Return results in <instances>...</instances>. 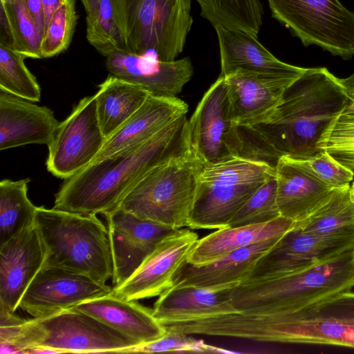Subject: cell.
Listing matches in <instances>:
<instances>
[{"mask_svg": "<svg viewBox=\"0 0 354 354\" xmlns=\"http://www.w3.org/2000/svg\"><path fill=\"white\" fill-rule=\"evenodd\" d=\"M191 149L189 120L184 114L147 142L91 163L66 179L53 207L104 214L152 169Z\"/></svg>", "mask_w": 354, "mask_h": 354, "instance_id": "cell-1", "label": "cell"}, {"mask_svg": "<svg viewBox=\"0 0 354 354\" xmlns=\"http://www.w3.org/2000/svg\"><path fill=\"white\" fill-rule=\"evenodd\" d=\"M350 100L346 86L326 67L307 68L284 91L271 115L250 126L279 156L307 159Z\"/></svg>", "mask_w": 354, "mask_h": 354, "instance_id": "cell-2", "label": "cell"}, {"mask_svg": "<svg viewBox=\"0 0 354 354\" xmlns=\"http://www.w3.org/2000/svg\"><path fill=\"white\" fill-rule=\"evenodd\" d=\"M354 288V247L304 269L229 290L234 309L298 315Z\"/></svg>", "mask_w": 354, "mask_h": 354, "instance_id": "cell-3", "label": "cell"}, {"mask_svg": "<svg viewBox=\"0 0 354 354\" xmlns=\"http://www.w3.org/2000/svg\"><path fill=\"white\" fill-rule=\"evenodd\" d=\"M35 225L46 250L45 263L106 283L113 277L108 229L96 214L37 207Z\"/></svg>", "mask_w": 354, "mask_h": 354, "instance_id": "cell-4", "label": "cell"}, {"mask_svg": "<svg viewBox=\"0 0 354 354\" xmlns=\"http://www.w3.org/2000/svg\"><path fill=\"white\" fill-rule=\"evenodd\" d=\"M123 50L164 62L183 52L193 18L192 0H112Z\"/></svg>", "mask_w": 354, "mask_h": 354, "instance_id": "cell-5", "label": "cell"}, {"mask_svg": "<svg viewBox=\"0 0 354 354\" xmlns=\"http://www.w3.org/2000/svg\"><path fill=\"white\" fill-rule=\"evenodd\" d=\"M203 166L192 149L172 157L149 171L115 208L174 230L188 227Z\"/></svg>", "mask_w": 354, "mask_h": 354, "instance_id": "cell-6", "label": "cell"}, {"mask_svg": "<svg viewBox=\"0 0 354 354\" xmlns=\"http://www.w3.org/2000/svg\"><path fill=\"white\" fill-rule=\"evenodd\" d=\"M140 345L134 339L74 307L25 319L2 353L47 348L57 353H120Z\"/></svg>", "mask_w": 354, "mask_h": 354, "instance_id": "cell-7", "label": "cell"}, {"mask_svg": "<svg viewBox=\"0 0 354 354\" xmlns=\"http://www.w3.org/2000/svg\"><path fill=\"white\" fill-rule=\"evenodd\" d=\"M275 176L267 162L235 156L204 165L189 218L191 229H221L252 194Z\"/></svg>", "mask_w": 354, "mask_h": 354, "instance_id": "cell-8", "label": "cell"}, {"mask_svg": "<svg viewBox=\"0 0 354 354\" xmlns=\"http://www.w3.org/2000/svg\"><path fill=\"white\" fill-rule=\"evenodd\" d=\"M272 17L300 39L333 56H354V12L339 0H267Z\"/></svg>", "mask_w": 354, "mask_h": 354, "instance_id": "cell-9", "label": "cell"}, {"mask_svg": "<svg viewBox=\"0 0 354 354\" xmlns=\"http://www.w3.org/2000/svg\"><path fill=\"white\" fill-rule=\"evenodd\" d=\"M192 150L204 165L240 156L242 140L233 121L227 89L220 75L189 120Z\"/></svg>", "mask_w": 354, "mask_h": 354, "instance_id": "cell-10", "label": "cell"}, {"mask_svg": "<svg viewBox=\"0 0 354 354\" xmlns=\"http://www.w3.org/2000/svg\"><path fill=\"white\" fill-rule=\"evenodd\" d=\"M106 140L97 118L95 95L82 98L59 123L48 145V171L57 178H71L94 161Z\"/></svg>", "mask_w": 354, "mask_h": 354, "instance_id": "cell-11", "label": "cell"}, {"mask_svg": "<svg viewBox=\"0 0 354 354\" xmlns=\"http://www.w3.org/2000/svg\"><path fill=\"white\" fill-rule=\"evenodd\" d=\"M354 247V230L330 234H307L295 226L257 262L243 282H258L291 273Z\"/></svg>", "mask_w": 354, "mask_h": 354, "instance_id": "cell-12", "label": "cell"}, {"mask_svg": "<svg viewBox=\"0 0 354 354\" xmlns=\"http://www.w3.org/2000/svg\"><path fill=\"white\" fill-rule=\"evenodd\" d=\"M198 236L185 228L173 230L165 236L138 269L112 292L127 301L159 297L171 288L176 274L187 262Z\"/></svg>", "mask_w": 354, "mask_h": 354, "instance_id": "cell-13", "label": "cell"}, {"mask_svg": "<svg viewBox=\"0 0 354 354\" xmlns=\"http://www.w3.org/2000/svg\"><path fill=\"white\" fill-rule=\"evenodd\" d=\"M112 290L85 274L44 264L24 293L19 307L33 317H46Z\"/></svg>", "mask_w": 354, "mask_h": 354, "instance_id": "cell-14", "label": "cell"}, {"mask_svg": "<svg viewBox=\"0 0 354 354\" xmlns=\"http://www.w3.org/2000/svg\"><path fill=\"white\" fill-rule=\"evenodd\" d=\"M111 252L113 287L124 283L174 229L120 208L104 214Z\"/></svg>", "mask_w": 354, "mask_h": 354, "instance_id": "cell-15", "label": "cell"}, {"mask_svg": "<svg viewBox=\"0 0 354 354\" xmlns=\"http://www.w3.org/2000/svg\"><path fill=\"white\" fill-rule=\"evenodd\" d=\"M105 64L111 75L133 83L156 97H176L193 75L189 57L164 62L151 55L120 50L106 57Z\"/></svg>", "mask_w": 354, "mask_h": 354, "instance_id": "cell-16", "label": "cell"}, {"mask_svg": "<svg viewBox=\"0 0 354 354\" xmlns=\"http://www.w3.org/2000/svg\"><path fill=\"white\" fill-rule=\"evenodd\" d=\"M46 258V250L35 223L0 245V308L15 312Z\"/></svg>", "mask_w": 354, "mask_h": 354, "instance_id": "cell-17", "label": "cell"}, {"mask_svg": "<svg viewBox=\"0 0 354 354\" xmlns=\"http://www.w3.org/2000/svg\"><path fill=\"white\" fill-rule=\"evenodd\" d=\"M214 29L220 51V75L245 72L295 80L307 69L278 59L259 41L256 35L221 26Z\"/></svg>", "mask_w": 354, "mask_h": 354, "instance_id": "cell-18", "label": "cell"}, {"mask_svg": "<svg viewBox=\"0 0 354 354\" xmlns=\"http://www.w3.org/2000/svg\"><path fill=\"white\" fill-rule=\"evenodd\" d=\"M223 77L232 119L239 127H250L267 120L279 105L285 90L296 80L245 72Z\"/></svg>", "mask_w": 354, "mask_h": 354, "instance_id": "cell-19", "label": "cell"}, {"mask_svg": "<svg viewBox=\"0 0 354 354\" xmlns=\"http://www.w3.org/2000/svg\"><path fill=\"white\" fill-rule=\"evenodd\" d=\"M281 238L236 250L208 264L194 266L186 262L176 274L172 287L190 286L212 291L232 289L248 278L259 259Z\"/></svg>", "mask_w": 354, "mask_h": 354, "instance_id": "cell-20", "label": "cell"}, {"mask_svg": "<svg viewBox=\"0 0 354 354\" xmlns=\"http://www.w3.org/2000/svg\"><path fill=\"white\" fill-rule=\"evenodd\" d=\"M0 89V150L51 142L59 124L53 111Z\"/></svg>", "mask_w": 354, "mask_h": 354, "instance_id": "cell-21", "label": "cell"}, {"mask_svg": "<svg viewBox=\"0 0 354 354\" xmlns=\"http://www.w3.org/2000/svg\"><path fill=\"white\" fill-rule=\"evenodd\" d=\"M187 111V104L177 97L149 94L140 107L106 140L92 163L147 142Z\"/></svg>", "mask_w": 354, "mask_h": 354, "instance_id": "cell-22", "label": "cell"}, {"mask_svg": "<svg viewBox=\"0 0 354 354\" xmlns=\"http://www.w3.org/2000/svg\"><path fill=\"white\" fill-rule=\"evenodd\" d=\"M275 176L280 215L295 223L308 218L327 201L334 189L310 175L293 158L286 156L279 159Z\"/></svg>", "mask_w": 354, "mask_h": 354, "instance_id": "cell-23", "label": "cell"}, {"mask_svg": "<svg viewBox=\"0 0 354 354\" xmlns=\"http://www.w3.org/2000/svg\"><path fill=\"white\" fill-rule=\"evenodd\" d=\"M74 308L134 339L140 344L158 339L167 332L153 316L152 309L138 301L119 298L112 292L86 300Z\"/></svg>", "mask_w": 354, "mask_h": 354, "instance_id": "cell-24", "label": "cell"}, {"mask_svg": "<svg viewBox=\"0 0 354 354\" xmlns=\"http://www.w3.org/2000/svg\"><path fill=\"white\" fill-rule=\"evenodd\" d=\"M295 224L293 221L280 216L264 223L217 229L198 240L187 262L194 266L210 263L236 250L282 237Z\"/></svg>", "mask_w": 354, "mask_h": 354, "instance_id": "cell-25", "label": "cell"}, {"mask_svg": "<svg viewBox=\"0 0 354 354\" xmlns=\"http://www.w3.org/2000/svg\"><path fill=\"white\" fill-rule=\"evenodd\" d=\"M230 290L172 287L158 297L152 308L153 315L163 324L239 312L232 306Z\"/></svg>", "mask_w": 354, "mask_h": 354, "instance_id": "cell-26", "label": "cell"}, {"mask_svg": "<svg viewBox=\"0 0 354 354\" xmlns=\"http://www.w3.org/2000/svg\"><path fill=\"white\" fill-rule=\"evenodd\" d=\"M149 93L141 87L110 75L95 94L102 131L109 138L144 103Z\"/></svg>", "mask_w": 354, "mask_h": 354, "instance_id": "cell-27", "label": "cell"}, {"mask_svg": "<svg viewBox=\"0 0 354 354\" xmlns=\"http://www.w3.org/2000/svg\"><path fill=\"white\" fill-rule=\"evenodd\" d=\"M282 343L341 346L354 348V326L337 321L287 315Z\"/></svg>", "mask_w": 354, "mask_h": 354, "instance_id": "cell-28", "label": "cell"}, {"mask_svg": "<svg viewBox=\"0 0 354 354\" xmlns=\"http://www.w3.org/2000/svg\"><path fill=\"white\" fill-rule=\"evenodd\" d=\"M29 178L0 182V245L35 223L37 207L27 194Z\"/></svg>", "mask_w": 354, "mask_h": 354, "instance_id": "cell-29", "label": "cell"}, {"mask_svg": "<svg viewBox=\"0 0 354 354\" xmlns=\"http://www.w3.org/2000/svg\"><path fill=\"white\" fill-rule=\"evenodd\" d=\"M295 226L305 233L317 235L354 230V203L350 196V185L334 189L323 205Z\"/></svg>", "mask_w": 354, "mask_h": 354, "instance_id": "cell-30", "label": "cell"}, {"mask_svg": "<svg viewBox=\"0 0 354 354\" xmlns=\"http://www.w3.org/2000/svg\"><path fill=\"white\" fill-rule=\"evenodd\" d=\"M201 15L214 28L239 29L257 36L262 25L259 0H195Z\"/></svg>", "mask_w": 354, "mask_h": 354, "instance_id": "cell-31", "label": "cell"}, {"mask_svg": "<svg viewBox=\"0 0 354 354\" xmlns=\"http://www.w3.org/2000/svg\"><path fill=\"white\" fill-rule=\"evenodd\" d=\"M1 22L10 37V46L26 58H42L40 51L42 34L30 14L25 0L1 3Z\"/></svg>", "mask_w": 354, "mask_h": 354, "instance_id": "cell-32", "label": "cell"}, {"mask_svg": "<svg viewBox=\"0 0 354 354\" xmlns=\"http://www.w3.org/2000/svg\"><path fill=\"white\" fill-rule=\"evenodd\" d=\"M24 57L15 52L9 43L0 42V89L32 102H39L41 88L24 63Z\"/></svg>", "mask_w": 354, "mask_h": 354, "instance_id": "cell-33", "label": "cell"}, {"mask_svg": "<svg viewBox=\"0 0 354 354\" xmlns=\"http://www.w3.org/2000/svg\"><path fill=\"white\" fill-rule=\"evenodd\" d=\"M75 0H66L52 15L42 35V58L55 56L66 50L71 42L77 24Z\"/></svg>", "mask_w": 354, "mask_h": 354, "instance_id": "cell-34", "label": "cell"}, {"mask_svg": "<svg viewBox=\"0 0 354 354\" xmlns=\"http://www.w3.org/2000/svg\"><path fill=\"white\" fill-rule=\"evenodd\" d=\"M277 203L276 176L259 187L233 216L228 227L269 222L280 216Z\"/></svg>", "mask_w": 354, "mask_h": 354, "instance_id": "cell-35", "label": "cell"}, {"mask_svg": "<svg viewBox=\"0 0 354 354\" xmlns=\"http://www.w3.org/2000/svg\"><path fill=\"white\" fill-rule=\"evenodd\" d=\"M317 147L354 171V115L337 116L322 133Z\"/></svg>", "mask_w": 354, "mask_h": 354, "instance_id": "cell-36", "label": "cell"}, {"mask_svg": "<svg viewBox=\"0 0 354 354\" xmlns=\"http://www.w3.org/2000/svg\"><path fill=\"white\" fill-rule=\"evenodd\" d=\"M86 20V39L105 57L122 50L112 0H100L95 15Z\"/></svg>", "mask_w": 354, "mask_h": 354, "instance_id": "cell-37", "label": "cell"}, {"mask_svg": "<svg viewBox=\"0 0 354 354\" xmlns=\"http://www.w3.org/2000/svg\"><path fill=\"white\" fill-rule=\"evenodd\" d=\"M293 159L310 175L334 189L349 185L354 177L353 171L323 150L307 159Z\"/></svg>", "mask_w": 354, "mask_h": 354, "instance_id": "cell-38", "label": "cell"}, {"mask_svg": "<svg viewBox=\"0 0 354 354\" xmlns=\"http://www.w3.org/2000/svg\"><path fill=\"white\" fill-rule=\"evenodd\" d=\"M190 335L167 330L160 338L127 349L123 353H161V352H223L219 348L205 344L203 340L194 339Z\"/></svg>", "mask_w": 354, "mask_h": 354, "instance_id": "cell-39", "label": "cell"}, {"mask_svg": "<svg viewBox=\"0 0 354 354\" xmlns=\"http://www.w3.org/2000/svg\"><path fill=\"white\" fill-rule=\"evenodd\" d=\"M301 318L329 319L354 326V292L340 294L318 306L295 315Z\"/></svg>", "mask_w": 354, "mask_h": 354, "instance_id": "cell-40", "label": "cell"}, {"mask_svg": "<svg viewBox=\"0 0 354 354\" xmlns=\"http://www.w3.org/2000/svg\"><path fill=\"white\" fill-rule=\"evenodd\" d=\"M27 8L41 33L44 32V14L41 0H25Z\"/></svg>", "mask_w": 354, "mask_h": 354, "instance_id": "cell-41", "label": "cell"}, {"mask_svg": "<svg viewBox=\"0 0 354 354\" xmlns=\"http://www.w3.org/2000/svg\"><path fill=\"white\" fill-rule=\"evenodd\" d=\"M66 1V0H41L44 14V30L53 13L63 5Z\"/></svg>", "mask_w": 354, "mask_h": 354, "instance_id": "cell-42", "label": "cell"}, {"mask_svg": "<svg viewBox=\"0 0 354 354\" xmlns=\"http://www.w3.org/2000/svg\"><path fill=\"white\" fill-rule=\"evenodd\" d=\"M100 0H81L86 13V19L93 18L97 12Z\"/></svg>", "mask_w": 354, "mask_h": 354, "instance_id": "cell-43", "label": "cell"}, {"mask_svg": "<svg viewBox=\"0 0 354 354\" xmlns=\"http://www.w3.org/2000/svg\"><path fill=\"white\" fill-rule=\"evenodd\" d=\"M350 100L342 113L354 115V88H348Z\"/></svg>", "mask_w": 354, "mask_h": 354, "instance_id": "cell-44", "label": "cell"}, {"mask_svg": "<svg viewBox=\"0 0 354 354\" xmlns=\"http://www.w3.org/2000/svg\"><path fill=\"white\" fill-rule=\"evenodd\" d=\"M343 82L348 88H354V73L350 76L342 79Z\"/></svg>", "mask_w": 354, "mask_h": 354, "instance_id": "cell-45", "label": "cell"}, {"mask_svg": "<svg viewBox=\"0 0 354 354\" xmlns=\"http://www.w3.org/2000/svg\"><path fill=\"white\" fill-rule=\"evenodd\" d=\"M350 196L353 202L354 203V182L353 183L352 185L350 186Z\"/></svg>", "mask_w": 354, "mask_h": 354, "instance_id": "cell-46", "label": "cell"}, {"mask_svg": "<svg viewBox=\"0 0 354 354\" xmlns=\"http://www.w3.org/2000/svg\"><path fill=\"white\" fill-rule=\"evenodd\" d=\"M10 1H12V0H1V3H8V2H10Z\"/></svg>", "mask_w": 354, "mask_h": 354, "instance_id": "cell-47", "label": "cell"}]
</instances>
